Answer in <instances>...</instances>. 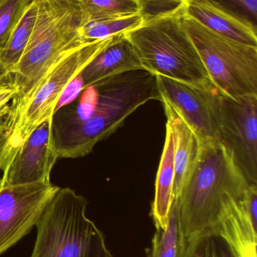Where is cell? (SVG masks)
I'll list each match as a JSON object with an SVG mask.
<instances>
[{
  "instance_id": "cell-16",
  "label": "cell",
  "mask_w": 257,
  "mask_h": 257,
  "mask_svg": "<svg viewBox=\"0 0 257 257\" xmlns=\"http://www.w3.org/2000/svg\"><path fill=\"white\" fill-rule=\"evenodd\" d=\"M176 135L170 123H166L165 139L155 184V196L151 216L156 229L165 228L173 203L175 186V151Z\"/></svg>"
},
{
  "instance_id": "cell-9",
  "label": "cell",
  "mask_w": 257,
  "mask_h": 257,
  "mask_svg": "<svg viewBox=\"0 0 257 257\" xmlns=\"http://www.w3.org/2000/svg\"><path fill=\"white\" fill-rule=\"evenodd\" d=\"M59 187L51 182L3 185L0 189V255L36 226Z\"/></svg>"
},
{
  "instance_id": "cell-13",
  "label": "cell",
  "mask_w": 257,
  "mask_h": 257,
  "mask_svg": "<svg viewBox=\"0 0 257 257\" xmlns=\"http://www.w3.org/2000/svg\"><path fill=\"white\" fill-rule=\"evenodd\" d=\"M184 15L214 33L257 47V27L213 0H186Z\"/></svg>"
},
{
  "instance_id": "cell-3",
  "label": "cell",
  "mask_w": 257,
  "mask_h": 257,
  "mask_svg": "<svg viewBox=\"0 0 257 257\" xmlns=\"http://www.w3.org/2000/svg\"><path fill=\"white\" fill-rule=\"evenodd\" d=\"M248 186L220 142H202L194 167L175 199L186 241L214 233L224 205L242 196Z\"/></svg>"
},
{
  "instance_id": "cell-11",
  "label": "cell",
  "mask_w": 257,
  "mask_h": 257,
  "mask_svg": "<svg viewBox=\"0 0 257 257\" xmlns=\"http://www.w3.org/2000/svg\"><path fill=\"white\" fill-rule=\"evenodd\" d=\"M58 157L51 142V119L37 126L15 149L3 168V185L51 182Z\"/></svg>"
},
{
  "instance_id": "cell-15",
  "label": "cell",
  "mask_w": 257,
  "mask_h": 257,
  "mask_svg": "<svg viewBox=\"0 0 257 257\" xmlns=\"http://www.w3.org/2000/svg\"><path fill=\"white\" fill-rule=\"evenodd\" d=\"M161 102L164 107L167 121L170 123L176 135L174 186V196L175 199L178 197L194 167L202 142L175 108L166 101Z\"/></svg>"
},
{
  "instance_id": "cell-4",
  "label": "cell",
  "mask_w": 257,
  "mask_h": 257,
  "mask_svg": "<svg viewBox=\"0 0 257 257\" xmlns=\"http://www.w3.org/2000/svg\"><path fill=\"white\" fill-rule=\"evenodd\" d=\"M184 6L124 33L144 70L197 86L213 85L184 24Z\"/></svg>"
},
{
  "instance_id": "cell-12",
  "label": "cell",
  "mask_w": 257,
  "mask_h": 257,
  "mask_svg": "<svg viewBox=\"0 0 257 257\" xmlns=\"http://www.w3.org/2000/svg\"><path fill=\"white\" fill-rule=\"evenodd\" d=\"M257 185H249L241 197L222 209L214 234L227 243L234 257H257Z\"/></svg>"
},
{
  "instance_id": "cell-27",
  "label": "cell",
  "mask_w": 257,
  "mask_h": 257,
  "mask_svg": "<svg viewBox=\"0 0 257 257\" xmlns=\"http://www.w3.org/2000/svg\"><path fill=\"white\" fill-rule=\"evenodd\" d=\"M11 73L12 72H10V71L6 68V66L0 60V80L3 79V78H5V77L7 76V75Z\"/></svg>"
},
{
  "instance_id": "cell-7",
  "label": "cell",
  "mask_w": 257,
  "mask_h": 257,
  "mask_svg": "<svg viewBox=\"0 0 257 257\" xmlns=\"http://www.w3.org/2000/svg\"><path fill=\"white\" fill-rule=\"evenodd\" d=\"M113 38L84 42L66 53L48 71L9 128V157L35 128L52 118L68 86Z\"/></svg>"
},
{
  "instance_id": "cell-25",
  "label": "cell",
  "mask_w": 257,
  "mask_h": 257,
  "mask_svg": "<svg viewBox=\"0 0 257 257\" xmlns=\"http://www.w3.org/2000/svg\"><path fill=\"white\" fill-rule=\"evenodd\" d=\"M257 27V0H213Z\"/></svg>"
},
{
  "instance_id": "cell-23",
  "label": "cell",
  "mask_w": 257,
  "mask_h": 257,
  "mask_svg": "<svg viewBox=\"0 0 257 257\" xmlns=\"http://www.w3.org/2000/svg\"><path fill=\"white\" fill-rule=\"evenodd\" d=\"M186 0H136L143 21L172 13L182 8Z\"/></svg>"
},
{
  "instance_id": "cell-17",
  "label": "cell",
  "mask_w": 257,
  "mask_h": 257,
  "mask_svg": "<svg viewBox=\"0 0 257 257\" xmlns=\"http://www.w3.org/2000/svg\"><path fill=\"white\" fill-rule=\"evenodd\" d=\"M185 243L178 219L176 200L174 199L167 225L164 229H156L145 257H181Z\"/></svg>"
},
{
  "instance_id": "cell-19",
  "label": "cell",
  "mask_w": 257,
  "mask_h": 257,
  "mask_svg": "<svg viewBox=\"0 0 257 257\" xmlns=\"http://www.w3.org/2000/svg\"><path fill=\"white\" fill-rule=\"evenodd\" d=\"M143 22L139 13L115 18L89 21L80 30V36L84 42L103 40L122 34L140 26Z\"/></svg>"
},
{
  "instance_id": "cell-8",
  "label": "cell",
  "mask_w": 257,
  "mask_h": 257,
  "mask_svg": "<svg viewBox=\"0 0 257 257\" xmlns=\"http://www.w3.org/2000/svg\"><path fill=\"white\" fill-rule=\"evenodd\" d=\"M217 142L249 185H257V96L233 99L217 89Z\"/></svg>"
},
{
  "instance_id": "cell-26",
  "label": "cell",
  "mask_w": 257,
  "mask_h": 257,
  "mask_svg": "<svg viewBox=\"0 0 257 257\" xmlns=\"http://www.w3.org/2000/svg\"><path fill=\"white\" fill-rule=\"evenodd\" d=\"M9 157V130L5 125H0V170H3Z\"/></svg>"
},
{
  "instance_id": "cell-18",
  "label": "cell",
  "mask_w": 257,
  "mask_h": 257,
  "mask_svg": "<svg viewBox=\"0 0 257 257\" xmlns=\"http://www.w3.org/2000/svg\"><path fill=\"white\" fill-rule=\"evenodd\" d=\"M37 12V3L36 0H33L11 34L6 46L0 51V60L12 73L28 45L36 22Z\"/></svg>"
},
{
  "instance_id": "cell-14",
  "label": "cell",
  "mask_w": 257,
  "mask_h": 257,
  "mask_svg": "<svg viewBox=\"0 0 257 257\" xmlns=\"http://www.w3.org/2000/svg\"><path fill=\"white\" fill-rule=\"evenodd\" d=\"M143 69L134 47L124 33L113 40L78 75L82 90L119 74Z\"/></svg>"
},
{
  "instance_id": "cell-20",
  "label": "cell",
  "mask_w": 257,
  "mask_h": 257,
  "mask_svg": "<svg viewBox=\"0 0 257 257\" xmlns=\"http://www.w3.org/2000/svg\"><path fill=\"white\" fill-rule=\"evenodd\" d=\"M181 257H234L227 243L214 233L197 235L186 241Z\"/></svg>"
},
{
  "instance_id": "cell-6",
  "label": "cell",
  "mask_w": 257,
  "mask_h": 257,
  "mask_svg": "<svg viewBox=\"0 0 257 257\" xmlns=\"http://www.w3.org/2000/svg\"><path fill=\"white\" fill-rule=\"evenodd\" d=\"M184 24L219 92L233 99L257 96V47L214 33L185 15Z\"/></svg>"
},
{
  "instance_id": "cell-24",
  "label": "cell",
  "mask_w": 257,
  "mask_h": 257,
  "mask_svg": "<svg viewBox=\"0 0 257 257\" xmlns=\"http://www.w3.org/2000/svg\"><path fill=\"white\" fill-rule=\"evenodd\" d=\"M18 92L12 73L0 80V125L6 126L12 102L16 98Z\"/></svg>"
},
{
  "instance_id": "cell-5",
  "label": "cell",
  "mask_w": 257,
  "mask_h": 257,
  "mask_svg": "<svg viewBox=\"0 0 257 257\" xmlns=\"http://www.w3.org/2000/svg\"><path fill=\"white\" fill-rule=\"evenodd\" d=\"M86 198L59 187L39 221L30 257H113L104 233L86 216Z\"/></svg>"
},
{
  "instance_id": "cell-28",
  "label": "cell",
  "mask_w": 257,
  "mask_h": 257,
  "mask_svg": "<svg viewBox=\"0 0 257 257\" xmlns=\"http://www.w3.org/2000/svg\"><path fill=\"white\" fill-rule=\"evenodd\" d=\"M2 186H3V181H2V177L0 176V189L2 188Z\"/></svg>"
},
{
  "instance_id": "cell-1",
  "label": "cell",
  "mask_w": 257,
  "mask_h": 257,
  "mask_svg": "<svg viewBox=\"0 0 257 257\" xmlns=\"http://www.w3.org/2000/svg\"><path fill=\"white\" fill-rule=\"evenodd\" d=\"M160 101L156 76L144 69L101 80L56 109L51 142L58 158H80L114 134L142 105Z\"/></svg>"
},
{
  "instance_id": "cell-10",
  "label": "cell",
  "mask_w": 257,
  "mask_h": 257,
  "mask_svg": "<svg viewBox=\"0 0 257 257\" xmlns=\"http://www.w3.org/2000/svg\"><path fill=\"white\" fill-rule=\"evenodd\" d=\"M160 101H166L181 114L201 142H217L214 85L203 87L156 76Z\"/></svg>"
},
{
  "instance_id": "cell-22",
  "label": "cell",
  "mask_w": 257,
  "mask_h": 257,
  "mask_svg": "<svg viewBox=\"0 0 257 257\" xmlns=\"http://www.w3.org/2000/svg\"><path fill=\"white\" fill-rule=\"evenodd\" d=\"M33 0H0V51Z\"/></svg>"
},
{
  "instance_id": "cell-2",
  "label": "cell",
  "mask_w": 257,
  "mask_h": 257,
  "mask_svg": "<svg viewBox=\"0 0 257 257\" xmlns=\"http://www.w3.org/2000/svg\"><path fill=\"white\" fill-rule=\"evenodd\" d=\"M31 37L12 75L18 95L6 121L11 127L48 71L66 53L84 43L80 30L89 21L79 0H36Z\"/></svg>"
},
{
  "instance_id": "cell-21",
  "label": "cell",
  "mask_w": 257,
  "mask_h": 257,
  "mask_svg": "<svg viewBox=\"0 0 257 257\" xmlns=\"http://www.w3.org/2000/svg\"><path fill=\"white\" fill-rule=\"evenodd\" d=\"M89 21L139 13L136 0H79Z\"/></svg>"
}]
</instances>
